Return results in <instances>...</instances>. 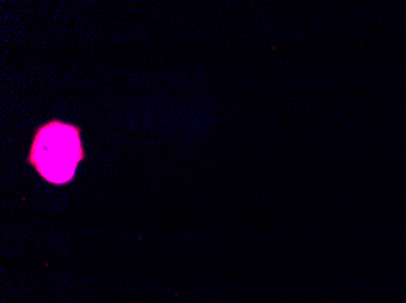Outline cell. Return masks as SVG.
<instances>
[{"instance_id":"6da1fadb","label":"cell","mask_w":406,"mask_h":303,"mask_svg":"<svg viewBox=\"0 0 406 303\" xmlns=\"http://www.w3.org/2000/svg\"><path fill=\"white\" fill-rule=\"evenodd\" d=\"M86 159L80 129L53 119L35 130L27 162L53 184H66L75 177L80 162Z\"/></svg>"}]
</instances>
